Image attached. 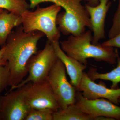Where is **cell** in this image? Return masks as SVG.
<instances>
[{
    "label": "cell",
    "instance_id": "obj_1",
    "mask_svg": "<svg viewBox=\"0 0 120 120\" xmlns=\"http://www.w3.org/2000/svg\"><path fill=\"white\" fill-rule=\"evenodd\" d=\"M44 35L40 31L25 32L20 25L9 36L5 45L4 57L10 72L9 91L20 83L27 75V63L37 52L38 43Z\"/></svg>",
    "mask_w": 120,
    "mask_h": 120
},
{
    "label": "cell",
    "instance_id": "obj_2",
    "mask_svg": "<svg viewBox=\"0 0 120 120\" xmlns=\"http://www.w3.org/2000/svg\"><path fill=\"white\" fill-rule=\"evenodd\" d=\"M92 40V33L89 30L78 35H70L67 39L61 41L60 45L68 56L86 65H87V60L89 58L110 64H116L118 50L102 44H93Z\"/></svg>",
    "mask_w": 120,
    "mask_h": 120
},
{
    "label": "cell",
    "instance_id": "obj_3",
    "mask_svg": "<svg viewBox=\"0 0 120 120\" xmlns=\"http://www.w3.org/2000/svg\"><path fill=\"white\" fill-rule=\"evenodd\" d=\"M30 1V8H34L39 4L50 2L57 5L64 11L59 13L56 23L60 32L64 35H76L91 30L90 16L82 2L86 0H26Z\"/></svg>",
    "mask_w": 120,
    "mask_h": 120
},
{
    "label": "cell",
    "instance_id": "obj_4",
    "mask_svg": "<svg viewBox=\"0 0 120 120\" xmlns=\"http://www.w3.org/2000/svg\"><path fill=\"white\" fill-rule=\"evenodd\" d=\"M37 6L34 11L28 9L20 16L24 30L26 32L40 31L50 42L58 41L60 32L57 26L56 20L61 7L55 4L45 8Z\"/></svg>",
    "mask_w": 120,
    "mask_h": 120
},
{
    "label": "cell",
    "instance_id": "obj_5",
    "mask_svg": "<svg viewBox=\"0 0 120 120\" xmlns=\"http://www.w3.org/2000/svg\"><path fill=\"white\" fill-rule=\"evenodd\" d=\"M58 59L52 43L48 41L43 49L37 52L29 60L27 64V77L12 90L20 88L30 83L46 79L50 71Z\"/></svg>",
    "mask_w": 120,
    "mask_h": 120
},
{
    "label": "cell",
    "instance_id": "obj_6",
    "mask_svg": "<svg viewBox=\"0 0 120 120\" xmlns=\"http://www.w3.org/2000/svg\"><path fill=\"white\" fill-rule=\"evenodd\" d=\"M46 79L55 95L60 109H64L75 103L76 88L69 82L65 67L59 58L52 67Z\"/></svg>",
    "mask_w": 120,
    "mask_h": 120
},
{
    "label": "cell",
    "instance_id": "obj_7",
    "mask_svg": "<svg viewBox=\"0 0 120 120\" xmlns=\"http://www.w3.org/2000/svg\"><path fill=\"white\" fill-rule=\"evenodd\" d=\"M22 87L25 101L30 109H49L54 112L60 109L47 80L30 83Z\"/></svg>",
    "mask_w": 120,
    "mask_h": 120
},
{
    "label": "cell",
    "instance_id": "obj_8",
    "mask_svg": "<svg viewBox=\"0 0 120 120\" xmlns=\"http://www.w3.org/2000/svg\"><path fill=\"white\" fill-rule=\"evenodd\" d=\"M15 90L1 97V120H24L30 109L25 101L22 87Z\"/></svg>",
    "mask_w": 120,
    "mask_h": 120
},
{
    "label": "cell",
    "instance_id": "obj_9",
    "mask_svg": "<svg viewBox=\"0 0 120 120\" xmlns=\"http://www.w3.org/2000/svg\"><path fill=\"white\" fill-rule=\"evenodd\" d=\"M75 104L83 112L95 118L102 116L120 120V106L105 99H88L77 91Z\"/></svg>",
    "mask_w": 120,
    "mask_h": 120
},
{
    "label": "cell",
    "instance_id": "obj_10",
    "mask_svg": "<svg viewBox=\"0 0 120 120\" xmlns=\"http://www.w3.org/2000/svg\"><path fill=\"white\" fill-rule=\"evenodd\" d=\"M77 90L81 92L84 97L88 99L105 98L116 105L119 104L120 88H109L102 82L95 83L85 72H83Z\"/></svg>",
    "mask_w": 120,
    "mask_h": 120
},
{
    "label": "cell",
    "instance_id": "obj_11",
    "mask_svg": "<svg viewBox=\"0 0 120 120\" xmlns=\"http://www.w3.org/2000/svg\"><path fill=\"white\" fill-rule=\"evenodd\" d=\"M99 4L95 6L86 4L85 7L90 16L93 32L92 43L98 44L105 37V23L107 13L111 6L109 0H99Z\"/></svg>",
    "mask_w": 120,
    "mask_h": 120
},
{
    "label": "cell",
    "instance_id": "obj_12",
    "mask_svg": "<svg viewBox=\"0 0 120 120\" xmlns=\"http://www.w3.org/2000/svg\"><path fill=\"white\" fill-rule=\"evenodd\" d=\"M52 43L58 58L64 65L67 73L70 77L71 83L77 90L82 80L84 71L86 68L87 65L66 54L61 49L59 41Z\"/></svg>",
    "mask_w": 120,
    "mask_h": 120
},
{
    "label": "cell",
    "instance_id": "obj_13",
    "mask_svg": "<svg viewBox=\"0 0 120 120\" xmlns=\"http://www.w3.org/2000/svg\"><path fill=\"white\" fill-rule=\"evenodd\" d=\"M20 25V16L7 10L0 13V45H4L13 28Z\"/></svg>",
    "mask_w": 120,
    "mask_h": 120
},
{
    "label": "cell",
    "instance_id": "obj_14",
    "mask_svg": "<svg viewBox=\"0 0 120 120\" xmlns=\"http://www.w3.org/2000/svg\"><path fill=\"white\" fill-rule=\"evenodd\" d=\"M95 118L83 112L75 103L54 112L53 120H94Z\"/></svg>",
    "mask_w": 120,
    "mask_h": 120
},
{
    "label": "cell",
    "instance_id": "obj_15",
    "mask_svg": "<svg viewBox=\"0 0 120 120\" xmlns=\"http://www.w3.org/2000/svg\"><path fill=\"white\" fill-rule=\"evenodd\" d=\"M117 65L115 68L107 73H101L97 71L96 69L91 68L87 73L89 77L93 81L98 79L110 81L112 82L111 88H118L120 82V57L118 54L117 60Z\"/></svg>",
    "mask_w": 120,
    "mask_h": 120
},
{
    "label": "cell",
    "instance_id": "obj_16",
    "mask_svg": "<svg viewBox=\"0 0 120 120\" xmlns=\"http://www.w3.org/2000/svg\"><path fill=\"white\" fill-rule=\"evenodd\" d=\"M30 8L26 0H0V8L21 16Z\"/></svg>",
    "mask_w": 120,
    "mask_h": 120
},
{
    "label": "cell",
    "instance_id": "obj_17",
    "mask_svg": "<svg viewBox=\"0 0 120 120\" xmlns=\"http://www.w3.org/2000/svg\"><path fill=\"white\" fill-rule=\"evenodd\" d=\"M54 112L49 109H30L24 120H53Z\"/></svg>",
    "mask_w": 120,
    "mask_h": 120
},
{
    "label": "cell",
    "instance_id": "obj_18",
    "mask_svg": "<svg viewBox=\"0 0 120 120\" xmlns=\"http://www.w3.org/2000/svg\"><path fill=\"white\" fill-rule=\"evenodd\" d=\"M120 32V0H119L118 8L115 13L112 25L109 31L108 37L109 39L113 38Z\"/></svg>",
    "mask_w": 120,
    "mask_h": 120
},
{
    "label": "cell",
    "instance_id": "obj_19",
    "mask_svg": "<svg viewBox=\"0 0 120 120\" xmlns=\"http://www.w3.org/2000/svg\"><path fill=\"white\" fill-rule=\"evenodd\" d=\"M10 72L8 65H0V92L9 86Z\"/></svg>",
    "mask_w": 120,
    "mask_h": 120
},
{
    "label": "cell",
    "instance_id": "obj_20",
    "mask_svg": "<svg viewBox=\"0 0 120 120\" xmlns=\"http://www.w3.org/2000/svg\"><path fill=\"white\" fill-rule=\"evenodd\" d=\"M105 46L116 47L120 49V32L116 36L102 43Z\"/></svg>",
    "mask_w": 120,
    "mask_h": 120
},
{
    "label": "cell",
    "instance_id": "obj_21",
    "mask_svg": "<svg viewBox=\"0 0 120 120\" xmlns=\"http://www.w3.org/2000/svg\"><path fill=\"white\" fill-rule=\"evenodd\" d=\"M6 49V46L4 45L0 49V65L5 66L8 65V62L5 59L4 54Z\"/></svg>",
    "mask_w": 120,
    "mask_h": 120
},
{
    "label": "cell",
    "instance_id": "obj_22",
    "mask_svg": "<svg viewBox=\"0 0 120 120\" xmlns=\"http://www.w3.org/2000/svg\"><path fill=\"white\" fill-rule=\"evenodd\" d=\"M88 4L91 6H97L99 4V0H88Z\"/></svg>",
    "mask_w": 120,
    "mask_h": 120
},
{
    "label": "cell",
    "instance_id": "obj_23",
    "mask_svg": "<svg viewBox=\"0 0 120 120\" xmlns=\"http://www.w3.org/2000/svg\"><path fill=\"white\" fill-rule=\"evenodd\" d=\"M1 97L0 96V120H1Z\"/></svg>",
    "mask_w": 120,
    "mask_h": 120
},
{
    "label": "cell",
    "instance_id": "obj_24",
    "mask_svg": "<svg viewBox=\"0 0 120 120\" xmlns=\"http://www.w3.org/2000/svg\"><path fill=\"white\" fill-rule=\"evenodd\" d=\"M4 11V10L3 9H2L0 8V13L2 12L3 11Z\"/></svg>",
    "mask_w": 120,
    "mask_h": 120
},
{
    "label": "cell",
    "instance_id": "obj_25",
    "mask_svg": "<svg viewBox=\"0 0 120 120\" xmlns=\"http://www.w3.org/2000/svg\"><path fill=\"white\" fill-rule=\"evenodd\" d=\"M119 103H120V98H119Z\"/></svg>",
    "mask_w": 120,
    "mask_h": 120
}]
</instances>
